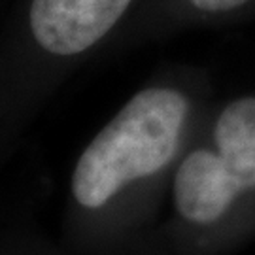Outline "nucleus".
Listing matches in <instances>:
<instances>
[{
  "label": "nucleus",
  "mask_w": 255,
  "mask_h": 255,
  "mask_svg": "<svg viewBox=\"0 0 255 255\" xmlns=\"http://www.w3.org/2000/svg\"><path fill=\"white\" fill-rule=\"evenodd\" d=\"M142 0H21L0 38L8 63L70 68L121 34Z\"/></svg>",
  "instance_id": "3"
},
{
  "label": "nucleus",
  "mask_w": 255,
  "mask_h": 255,
  "mask_svg": "<svg viewBox=\"0 0 255 255\" xmlns=\"http://www.w3.org/2000/svg\"><path fill=\"white\" fill-rule=\"evenodd\" d=\"M174 216L202 255L255 231V91L214 102L170 180Z\"/></svg>",
  "instance_id": "2"
},
{
  "label": "nucleus",
  "mask_w": 255,
  "mask_h": 255,
  "mask_svg": "<svg viewBox=\"0 0 255 255\" xmlns=\"http://www.w3.org/2000/svg\"><path fill=\"white\" fill-rule=\"evenodd\" d=\"M210 104L212 80L195 66L136 91L80 155L70 182L76 202L97 212L132 187L172 176Z\"/></svg>",
  "instance_id": "1"
},
{
  "label": "nucleus",
  "mask_w": 255,
  "mask_h": 255,
  "mask_svg": "<svg viewBox=\"0 0 255 255\" xmlns=\"http://www.w3.org/2000/svg\"><path fill=\"white\" fill-rule=\"evenodd\" d=\"M255 15V0H142L123 34L163 38L182 30L237 23Z\"/></svg>",
  "instance_id": "4"
}]
</instances>
